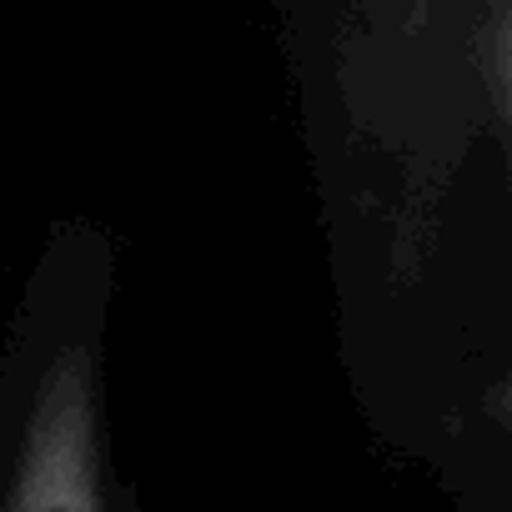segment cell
Listing matches in <instances>:
<instances>
[{"label": "cell", "instance_id": "obj_1", "mask_svg": "<svg viewBox=\"0 0 512 512\" xmlns=\"http://www.w3.org/2000/svg\"><path fill=\"white\" fill-rule=\"evenodd\" d=\"M6 512H106L96 372L86 347H66L36 387Z\"/></svg>", "mask_w": 512, "mask_h": 512}]
</instances>
